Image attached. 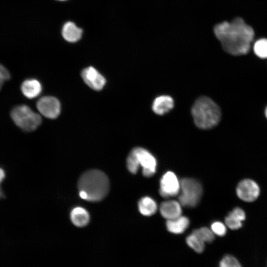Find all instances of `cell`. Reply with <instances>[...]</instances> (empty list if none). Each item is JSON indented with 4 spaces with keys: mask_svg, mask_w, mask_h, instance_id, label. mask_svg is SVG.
I'll return each instance as SVG.
<instances>
[{
    "mask_svg": "<svg viewBox=\"0 0 267 267\" xmlns=\"http://www.w3.org/2000/svg\"><path fill=\"white\" fill-rule=\"evenodd\" d=\"M214 32L223 49L233 55L247 53L254 37L252 28L240 17L218 24Z\"/></svg>",
    "mask_w": 267,
    "mask_h": 267,
    "instance_id": "obj_1",
    "label": "cell"
},
{
    "mask_svg": "<svg viewBox=\"0 0 267 267\" xmlns=\"http://www.w3.org/2000/svg\"><path fill=\"white\" fill-rule=\"evenodd\" d=\"M109 187L107 176L98 170L85 172L78 183L80 197L90 202H98L103 199L108 193Z\"/></svg>",
    "mask_w": 267,
    "mask_h": 267,
    "instance_id": "obj_2",
    "label": "cell"
},
{
    "mask_svg": "<svg viewBox=\"0 0 267 267\" xmlns=\"http://www.w3.org/2000/svg\"><path fill=\"white\" fill-rule=\"evenodd\" d=\"M191 112L194 124L201 129L213 128L218 124L221 118L219 106L206 96H200L195 100Z\"/></svg>",
    "mask_w": 267,
    "mask_h": 267,
    "instance_id": "obj_3",
    "label": "cell"
},
{
    "mask_svg": "<svg viewBox=\"0 0 267 267\" xmlns=\"http://www.w3.org/2000/svg\"><path fill=\"white\" fill-rule=\"evenodd\" d=\"M11 117L18 127L28 132L36 130L42 122L40 115L25 105L15 107L11 112Z\"/></svg>",
    "mask_w": 267,
    "mask_h": 267,
    "instance_id": "obj_4",
    "label": "cell"
},
{
    "mask_svg": "<svg viewBox=\"0 0 267 267\" xmlns=\"http://www.w3.org/2000/svg\"><path fill=\"white\" fill-rule=\"evenodd\" d=\"M178 202L181 206L193 207L197 205L202 194L200 183L191 178H184L180 182Z\"/></svg>",
    "mask_w": 267,
    "mask_h": 267,
    "instance_id": "obj_5",
    "label": "cell"
},
{
    "mask_svg": "<svg viewBox=\"0 0 267 267\" xmlns=\"http://www.w3.org/2000/svg\"><path fill=\"white\" fill-rule=\"evenodd\" d=\"M237 196L242 200L251 202L256 200L260 195L258 184L250 179H245L239 182L236 187Z\"/></svg>",
    "mask_w": 267,
    "mask_h": 267,
    "instance_id": "obj_6",
    "label": "cell"
},
{
    "mask_svg": "<svg viewBox=\"0 0 267 267\" xmlns=\"http://www.w3.org/2000/svg\"><path fill=\"white\" fill-rule=\"evenodd\" d=\"M180 191V182L172 172H168L161 178L160 183V194L163 197L174 196Z\"/></svg>",
    "mask_w": 267,
    "mask_h": 267,
    "instance_id": "obj_7",
    "label": "cell"
},
{
    "mask_svg": "<svg viewBox=\"0 0 267 267\" xmlns=\"http://www.w3.org/2000/svg\"><path fill=\"white\" fill-rule=\"evenodd\" d=\"M37 108L42 115L49 119L57 118L60 112V102L52 96L41 98L37 101Z\"/></svg>",
    "mask_w": 267,
    "mask_h": 267,
    "instance_id": "obj_8",
    "label": "cell"
},
{
    "mask_svg": "<svg viewBox=\"0 0 267 267\" xmlns=\"http://www.w3.org/2000/svg\"><path fill=\"white\" fill-rule=\"evenodd\" d=\"M140 165L142 168V174L146 177L152 176L156 172L157 162L153 155L146 149L135 147Z\"/></svg>",
    "mask_w": 267,
    "mask_h": 267,
    "instance_id": "obj_9",
    "label": "cell"
},
{
    "mask_svg": "<svg viewBox=\"0 0 267 267\" xmlns=\"http://www.w3.org/2000/svg\"><path fill=\"white\" fill-rule=\"evenodd\" d=\"M81 76L85 83L94 90H100L105 85L104 77L93 67L84 69Z\"/></svg>",
    "mask_w": 267,
    "mask_h": 267,
    "instance_id": "obj_10",
    "label": "cell"
},
{
    "mask_svg": "<svg viewBox=\"0 0 267 267\" xmlns=\"http://www.w3.org/2000/svg\"><path fill=\"white\" fill-rule=\"evenodd\" d=\"M174 100L171 96L162 95L154 99L152 109L155 114L163 115L171 111L174 108Z\"/></svg>",
    "mask_w": 267,
    "mask_h": 267,
    "instance_id": "obj_11",
    "label": "cell"
},
{
    "mask_svg": "<svg viewBox=\"0 0 267 267\" xmlns=\"http://www.w3.org/2000/svg\"><path fill=\"white\" fill-rule=\"evenodd\" d=\"M179 202L169 200L163 202L160 207L161 215L167 220L177 218L181 216V207Z\"/></svg>",
    "mask_w": 267,
    "mask_h": 267,
    "instance_id": "obj_12",
    "label": "cell"
},
{
    "mask_svg": "<svg viewBox=\"0 0 267 267\" xmlns=\"http://www.w3.org/2000/svg\"><path fill=\"white\" fill-rule=\"evenodd\" d=\"M21 89L24 95L30 99L38 96L42 90L40 83L35 79L25 80L22 84Z\"/></svg>",
    "mask_w": 267,
    "mask_h": 267,
    "instance_id": "obj_13",
    "label": "cell"
},
{
    "mask_svg": "<svg viewBox=\"0 0 267 267\" xmlns=\"http://www.w3.org/2000/svg\"><path fill=\"white\" fill-rule=\"evenodd\" d=\"M83 31L72 22L66 23L62 29V35L63 38L71 43L76 42L82 37Z\"/></svg>",
    "mask_w": 267,
    "mask_h": 267,
    "instance_id": "obj_14",
    "label": "cell"
},
{
    "mask_svg": "<svg viewBox=\"0 0 267 267\" xmlns=\"http://www.w3.org/2000/svg\"><path fill=\"white\" fill-rule=\"evenodd\" d=\"M70 219L75 226L82 227L89 223L90 217L89 212L85 209L77 207L71 211Z\"/></svg>",
    "mask_w": 267,
    "mask_h": 267,
    "instance_id": "obj_15",
    "label": "cell"
},
{
    "mask_svg": "<svg viewBox=\"0 0 267 267\" xmlns=\"http://www.w3.org/2000/svg\"><path fill=\"white\" fill-rule=\"evenodd\" d=\"M189 224L188 218L181 216L174 219L168 220L166 222L168 230L174 234L183 233L187 229Z\"/></svg>",
    "mask_w": 267,
    "mask_h": 267,
    "instance_id": "obj_16",
    "label": "cell"
},
{
    "mask_svg": "<svg viewBox=\"0 0 267 267\" xmlns=\"http://www.w3.org/2000/svg\"><path fill=\"white\" fill-rule=\"evenodd\" d=\"M138 208L142 215L150 216L155 213L157 209V205L156 202L151 198L144 197L138 201Z\"/></svg>",
    "mask_w": 267,
    "mask_h": 267,
    "instance_id": "obj_17",
    "label": "cell"
},
{
    "mask_svg": "<svg viewBox=\"0 0 267 267\" xmlns=\"http://www.w3.org/2000/svg\"><path fill=\"white\" fill-rule=\"evenodd\" d=\"M186 242L188 246L197 253H201L204 250L205 242L192 232L186 237Z\"/></svg>",
    "mask_w": 267,
    "mask_h": 267,
    "instance_id": "obj_18",
    "label": "cell"
},
{
    "mask_svg": "<svg viewBox=\"0 0 267 267\" xmlns=\"http://www.w3.org/2000/svg\"><path fill=\"white\" fill-rule=\"evenodd\" d=\"M140 166L134 148L130 152L127 159V166L132 174H136Z\"/></svg>",
    "mask_w": 267,
    "mask_h": 267,
    "instance_id": "obj_19",
    "label": "cell"
},
{
    "mask_svg": "<svg viewBox=\"0 0 267 267\" xmlns=\"http://www.w3.org/2000/svg\"><path fill=\"white\" fill-rule=\"evenodd\" d=\"M253 50L257 56L261 58H267V39L257 41L254 44Z\"/></svg>",
    "mask_w": 267,
    "mask_h": 267,
    "instance_id": "obj_20",
    "label": "cell"
},
{
    "mask_svg": "<svg viewBox=\"0 0 267 267\" xmlns=\"http://www.w3.org/2000/svg\"><path fill=\"white\" fill-rule=\"evenodd\" d=\"M192 233L196 234L205 243H211L215 239L214 233L212 230L206 227L195 229Z\"/></svg>",
    "mask_w": 267,
    "mask_h": 267,
    "instance_id": "obj_21",
    "label": "cell"
},
{
    "mask_svg": "<svg viewBox=\"0 0 267 267\" xmlns=\"http://www.w3.org/2000/svg\"><path fill=\"white\" fill-rule=\"evenodd\" d=\"M219 267H242L239 261L233 256L227 255L223 257L219 264Z\"/></svg>",
    "mask_w": 267,
    "mask_h": 267,
    "instance_id": "obj_22",
    "label": "cell"
},
{
    "mask_svg": "<svg viewBox=\"0 0 267 267\" xmlns=\"http://www.w3.org/2000/svg\"><path fill=\"white\" fill-rule=\"evenodd\" d=\"M226 225L231 229L235 230L240 228L242 225V222L240 221L229 213L225 219Z\"/></svg>",
    "mask_w": 267,
    "mask_h": 267,
    "instance_id": "obj_23",
    "label": "cell"
},
{
    "mask_svg": "<svg viewBox=\"0 0 267 267\" xmlns=\"http://www.w3.org/2000/svg\"><path fill=\"white\" fill-rule=\"evenodd\" d=\"M213 232L219 236H223L226 233L225 225L222 222H215L211 225V229Z\"/></svg>",
    "mask_w": 267,
    "mask_h": 267,
    "instance_id": "obj_24",
    "label": "cell"
},
{
    "mask_svg": "<svg viewBox=\"0 0 267 267\" xmlns=\"http://www.w3.org/2000/svg\"><path fill=\"white\" fill-rule=\"evenodd\" d=\"M10 74L7 69L3 65L0 64V89H1L3 83L9 80Z\"/></svg>",
    "mask_w": 267,
    "mask_h": 267,
    "instance_id": "obj_25",
    "label": "cell"
},
{
    "mask_svg": "<svg viewBox=\"0 0 267 267\" xmlns=\"http://www.w3.org/2000/svg\"><path fill=\"white\" fill-rule=\"evenodd\" d=\"M229 214L241 222L243 221L246 218L244 211L238 207L234 208Z\"/></svg>",
    "mask_w": 267,
    "mask_h": 267,
    "instance_id": "obj_26",
    "label": "cell"
},
{
    "mask_svg": "<svg viewBox=\"0 0 267 267\" xmlns=\"http://www.w3.org/2000/svg\"><path fill=\"white\" fill-rule=\"evenodd\" d=\"M6 176V173L4 170L0 167V184L4 179Z\"/></svg>",
    "mask_w": 267,
    "mask_h": 267,
    "instance_id": "obj_27",
    "label": "cell"
},
{
    "mask_svg": "<svg viewBox=\"0 0 267 267\" xmlns=\"http://www.w3.org/2000/svg\"><path fill=\"white\" fill-rule=\"evenodd\" d=\"M4 197H5L4 193L3 190H2V189L1 188V187H0V199L4 198Z\"/></svg>",
    "mask_w": 267,
    "mask_h": 267,
    "instance_id": "obj_28",
    "label": "cell"
},
{
    "mask_svg": "<svg viewBox=\"0 0 267 267\" xmlns=\"http://www.w3.org/2000/svg\"><path fill=\"white\" fill-rule=\"evenodd\" d=\"M265 115H266V117L267 118V108H266V109L265 110Z\"/></svg>",
    "mask_w": 267,
    "mask_h": 267,
    "instance_id": "obj_29",
    "label": "cell"
},
{
    "mask_svg": "<svg viewBox=\"0 0 267 267\" xmlns=\"http://www.w3.org/2000/svg\"></svg>",
    "mask_w": 267,
    "mask_h": 267,
    "instance_id": "obj_30",
    "label": "cell"
}]
</instances>
